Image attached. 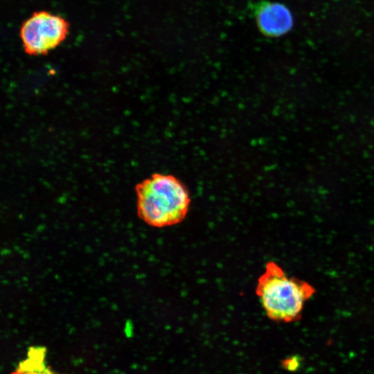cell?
Wrapping results in <instances>:
<instances>
[{
	"label": "cell",
	"mask_w": 374,
	"mask_h": 374,
	"mask_svg": "<svg viewBox=\"0 0 374 374\" xmlns=\"http://www.w3.org/2000/svg\"><path fill=\"white\" fill-rule=\"evenodd\" d=\"M139 217L147 224L163 228L182 222L190 204L186 187L171 175L155 173L136 185Z\"/></svg>",
	"instance_id": "cell-1"
},
{
	"label": "cell",
	"mask_w": 374,
	"mask_h": 374,
	"mask_svg": "<svg viewBox=\"0 0 374 374\" xmlns=\"http://www.w3.org/2000/svg\"><path fill=\"white\" fill-rule=\"evenodd\" d=\"M315 292L310 283L290 276L274 261L267 263L256 287V294L267 317L283 323L300 319L305 303Z\"/></svg>",
	"instance_id": "cell-2"
},
{
	"label": "cell",
	"mask_w": 374,
	"mask_h": 374,
	"mask_svg": "<svg viewBox=\"0 0 374 374\" xmlns=\"http://www.w3.org/2000/svg\"><path fill=\"white\" fill-rule=\"evenodd\" d=\"M69 25L59 15L35 12L21 26L19 35L25 52L31 55L48 53L66 37Z\"/></svg>",
	"instance_id": "cell-3"
},
{
	"label": "cell",
	"mask_w": 374,
	"mask_h": 374,
	"mask_svg": "<svg viewBox=\"0 0 374 374\" xmlns=\"http://www.w3.org/2000/svg\"><path fill=\"white\" fill-rule=\"evenodd\" d=\"M253 10L260 30L267 36L283 35L293 26L292 13L283 4L262 1L256 5Z\"/></svg>",
	"instance_id": "cell-4"
},
{
	"label": "cell",
	"mask_w": 374,
	"mask_h": 374,
	"mask_svg": "<svg viewBox=\"0 0 374 374\" xmlns=\"http://www.w3.org/2000/svg\"><path fill=\"white\" fill-rule=\"evenodd\" d=\"M46 350L44 346H31L26 357L11 374H57L46 362Z\"/></svg>",
	"instance_id": "cell-5"
},
{
	"label": "cell",
	"mask_w": 374,
	"mask_h": 374,
	"mask_svg": "<svg viewBox=\"0 0 374 374\" xmlns=\"http://www.w3.org/2000/svg\"><path fill=\"white\" fill-rule=\"evenodd\" d=\"M299 366V361L296 358H287L283 362V366L289 370L294 371Z\"/></svg>",
	"instance_id": "cell-6"
}]
</instances>
